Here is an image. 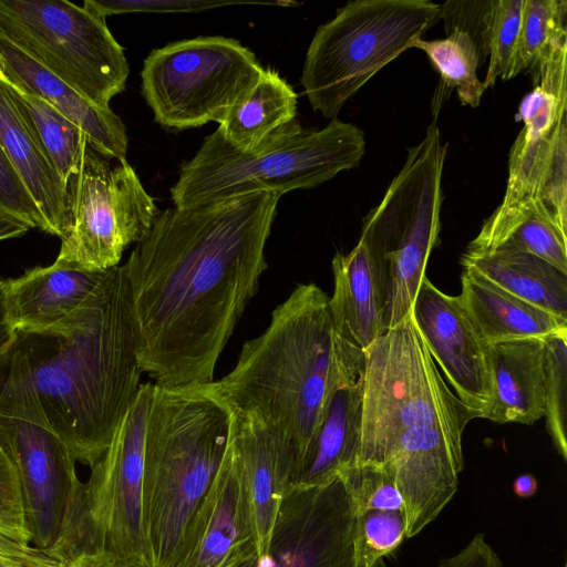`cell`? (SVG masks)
Listing matches in <instances>:
<instances>
[{
	"label": "cell",
	"instance_id": "cell-26",
	"mask_svg": "<svg viewBox=\"0 0 567 567\" xmlns=\"http://www.w3.org/2000/svg\"><path fill=\"white\" fill-rule=\"evenodd\" d=\"M512 295L567 319V274L518 250L468 251L461 259Z\"/></svg>",
	"mask_w": 567,
	"mask_h": 567
},
{
	"label": "cell",
	"instance_id": "cell-14",
	"mask_svg": "<svg viewBox=\"0 0 567 567\" xmlns=\"http://www.w3.org/2000/svg\"><path fill=\"white\" fill-rule=\"evenodd\" d=\"M231 567H358L355 506L342 478L289 485L265 554L250 547Z\"/></svg>",
	"mask_w": 567,
	"mask_h": 567
},
{
	"label": "cell",
	"instance_id": "cell-5",
	"mask_svg": "<svg viewBox=\"0 0 567 567\" xmlns=\"http://www.w3.org/2000/svg\"><path fill=\"white\" fill-rule=\"evenodd\" d=\"M364 152V133L337 118L320 130L302 128L295 120L250 151L235 148L216 130L182 165L171 197L174 207L187 209L260 192L313 188L357 167Z\"/></svg>",
	"mask_w": 567,
	"mask_h": 567
},
{
	"label": "cell",
	"instance_id": "cell-6",
	"mask_svg": "<svg viewBox=\"0 0 567 567\" xmlns=\"http://www.w3.org/2000/svg\"><path fill=\"white\" fill-rule=\"evenodd\" d=\"M153 383H142L104 455L69 503L48 555L74 567L84 559L150 567L143 523L145 426Z\"/></svg>",
	"mask_w": 567,
	"mask_h": 567
},
{
	"label": "cell",
	"instance_id": "cell-15",
	"mask_svg": "<svg viewBox=\"0 0 567 567\" xmlns=\"http://www.w3.org/2000/svg\"><path fill=\"white\" fill-rule=\"evenodd\" d=\"M410 312L455 395L475 419H483L492 401L486 344L458 297L441 291L425 276Z\"/></svg>",
	"mask_w": 567,
	"mask_h": 567
},
{
	"label": "cell",
	"instance_id": "cell-1",
	"mask_svg": "<svg viewBox=\"0 0 567 567\" xmlns=\"http://www.w3.org/2000/svg\"><path fill=\"white\" fill-rule=\"evenodd\" d=\"M282 195L260 192L161 212L122 265L143 372L164 388L214 381L216 363L268 268Z\"/></svg>",
	"mask_w": 567,
	"mask_h": 567
},
{
	"label": "cell",
	"instance_id": "cell-19",
	"mask_svg": "<svg viewBox=\"0 0 567 567\" xmlns=\"http://www.w3.org/2000/svg\"><path fill=\"white\" fill-rule=\"evenodd\" d=\"M6 81L21 86L52 105L86 134L89 144L102 155L126 159L127 134L121 118L99 107L0 35Z\"/></svg>",
	"mask_w": 567,
	"mask_h": 567
},
{
	"label": "cell",
	"instance_id": "cell-22",
	"mask_svg": "<svg viewBox=\"0 0 567 567\" xmlns=\"http://www.w3.org/2000/svg\"><path fill=\"white\" fill-rule=\"evenodd\" d=\"M492 401L483 419L532 425L545 415L543 339L486 344Z\"/></svg>",
	"mask_w": 567,
	"mask_h": 567
},
{
	"label": "cell",
	"instance_id": "cell-13",
	"mask_svg": "<svg viewBox=\"0 0 567 567\" xmlns=\"http://www.w3.org/2000/svg\"><path fill=\"white\" fill-rule=\"evenodd\" d=\"M110 159L85 145L66 186L68 231L55 261L93 271L114 268L161 213L128 162Z\"/></svg>",
	"mask_w": 567,
	"mask_h": 567
},
{
	"label": "cell",
	"instance_id": "cell-24",
	"mask_svg": "<svg viewBox=\"0 0 567 567\" xmlns=\"http://www.w3.org/2000/svg\"><path fill=\"white\" fill-rule=\"evenodd\" d=\"M0 145L37 204L47 233L68 231L66 188L19 107L9 84L0 80Z\"/></svg>",
	"mask_w": 567,
	"mask_h": 567
},
{
	"label": "cell",
	"instance_id": "cell-36",
	"mask_svg": "<svg viewBox=\"0 0 567 567\" xmlns=\"http://www.w3.org/2000/svg\"><path fill=\"white\" fill-rule=\"evenodd\" d=\"M0 212L11 215L31 228L47 231L45 221L21 176L0 145Z\"/></svg>",
	"mask_w": 567,
	"mask_h": 567
},
{
	"label": "cell",
	"instance_id": "cell-32",
	"mask_svg": "<svg viewBox=\"0 0 567 567\" xmlns=\"http://www.w3.org/2000/svg\"><path fill=\"white\" fill-rule=\"evenodd\" d=\"M524 0L488 1L485 13V49L489 55L483 85L492 87L496 80L511 79Z\"/></svg>",
	"mask_w": 567,
	"mask_h": 567
},
{
	"label": "cell",
	"instance_id": "cell-8",
	"mask_svg": "<svg viewBox=\"0 0 567 567\" xmlns=\"http://www.w3.org/2000/svg\"><path fill=\"white\" fill-rule=\"evenodd\" d=\"M447 146L432 123L422 141L408 150L381 202L362 219L360 241L382 281L388 330L410 315L439 239Z\"/></svg>",
	"mask_w": 567,
	"mask_h": 567
},
{
	"label": "cell",
	"instance_id": "cell-17",
	"mask_svg": "<svg viewBox=\"0 0 567 567\" xmlns=\"http://www.w3.org/2000/svg\"><path fill=\"white\" fill-rule=\"evenodd\" d=\"M231 411L230 441L249 494L255 554L261 556L290 485L295 450L285 433L256 413Z\"/></svg>",
	"mask_w": 567,
	"mask_h": 567
},
{
	"label": "cell",
	"instance_id": "cell-35",
	"mask_svg": "<svg viewBox=\"0 0 567 567\" xmlns=\"http://www.w3.org/2000/svg\"><path fill=\"white\" fill-rule=\"evenodd\" d=\"M0 534L30 544L18 472L0 446Z\"/></svg>",
	"mask_w": 567,
	"mask_h": 567
},
{
	"label": "cell",
	"instance_id": "cell-41",
	"mask_svg": "<svg viewBox=\"0 0 567 567\" xmlns=\"http://www.w3.org/2000/svg\"><path fill=\"white\" fill-rule=\"evenodd\" d=\"M538 483L534 475L522 474L513 483V491L520 498H528L536 494Z\"/></svg>",
	"mask_w": 567,
	"mask_h": 567
},
{
	"label": "cell",
	"instance_id": "cell-40",
	"mask_svg": "<svg viewBox=\"0 0 567 567\" xmlns=\"http://www.w3.org/2000/svg\"><path fill=\"white\" fill-rule=\"evenodd\" d=\"M30 228L24 221L0 212V240L20 237Z\"/></svg>",
	"mask_w": 567,
	"mask_h": 567
},
{
	"label": "cell",
	"instance_id": "cell-30",
	"mask_svg": "<svg viewBox=\"0 0 567 567\" xmlns=\"http://www.w3.org/2000/svg\"><path fill=\"white\" fill-rule=\"evenodd\" d=\"M566 13L565 0H524L511 79L526 70L536 75L553 54L567 47Z\"/></svg>",
	"mask_w": 567,
	"mask_h": 567
},
{
	"label": "cell",
	"instance_id": "cell-4",
	"mask_svg": "<svg viewBox=\"0 0 567 567\" xmlns=\"http://www.w3.org/2000/svg\"><path fill=\"white\" fill-rule=\"evenodd\" d=\"M233 411L215 381L153 384L144 441L143 523L150 567H174L226 453Z\"/></svg>",
	"mask_w": 567,
	"mask_h": 567
},
{
	"label": "cell",
	"instance_id": "cell-20",
	"mask_svg": "<svg viewBox=\"0 0 567 567\" xmlns=\"http://www.w3.org/2000/svg\"><path fill=\"white\" fill-rule=\"evenodd\" d=\"M106 272L54 261L6 280L9 315L17 331L41 332L59 326L86 302Z\"/></svg>",
	"mask_w": 567,
	"mask_h": 567
},
{
	"label": "cell",
	"instance_id": "cell-33",
	"mask_svg": "<svg viewBox=\"0 0 567 567\" xmlns=\"http://www.w3.org/2000/svg\"><path fill=\"white\" fill-rule=\"evenodd\" d=\"M545 351V415L547 431L567 458V330L543 338Z\"/></svg>",
	"mask_w": 567,
	"mask_h": 567
},
{
	"label": "cell",
	"instance_id": "cell-38",
	"mask_svg": "<svg viewBox=\"0 0 567 567\" xmlns=\"http://www.w3.org/2000/svg\"><path fill=\"white\" fill-rule=\"evenodd\" d=\"M439 567H504L495 550L477 533L455 556L442 560Z\"/></svg>",
	"mask_w": 567,
	"mask_h": 567
},
{
	"label": "cell",
	"instance_id": "cell-9",
	"mask_svg": "<svg viewBox=\"0 0 567 567\" xmlns=\"http://www.w3.org/2000/svg\"><path fill=\"white\" fill-rule=\"evenodd\" d=\"M442 18L430 0H355L318 27L307 51L301 84L315 111L336 118L378 71L413 48Z\"/></svg>",
	"mask_w": 567,
	"mask_h": 567
},
{
	"label": "cell",
	"instance_id": "cell-34",
	"mask_svg": "<svg viewBox=\"0 0 567 567\" xmlns=\"http://www.w3.org/2000/svg\"><path fill=\"white\" fill-rule=\"evenodd\" d=\"M406 537L403 511L355 509V554L358 567H377L395 551Z\"/></svg>",
	"mask_w": 567,
	"mask_h": 567
},
{
	"label": "cell",
	"instance_id": "cell-29",
	"mask_svg": "<svg viewBox=\"0 0 567 567\" xmlns=\"http://www.w3.org/2000/svg\"><path fill=\"white\" fill-rule=\"evenodd\" d=\"M7 83L66 188L89 143L86 134L38 95L13 83Z\"/></svg>",
	"mask_w": 567,
	"mask_h": 567
},
{
	"label": "cell",
	"instance_id": "cell-2",
	"mask_svg": "<svg viewBox=\"0 0 567 567\" xmlns=\"http://www.w3.org/2000/svg\"><path fill=\"white\" fill-rule=\"evenodd\" d=\"M41 410L76 461L104 455L137 396L140 333L123 266L107 270L86 302L59 326L19 332Z\"/></svg>",
	"mask_w": 567,
	"mask_h": 567
},
{
	"label": "cell",
	"instance_id": "cell-28",
	"mask_svg": "<svg viewBox=\"0 0 567 567\" xmlns=\"http://www.w3.org/2000/svg\"><path fill=\"white\" fill-rule=\"evenodd\" d=\"M297 97L277 71L264 69L249 93L226 113L217 131L235 148L254 150L296 120Z\"/></svg>",
	"mask_w": 567,
	"mask_h": 567
},
{
	"label": "cell",
	"instance_id": "cell-27",
	"mask_svg": "<svg viewBox=\"0 0 567 567\" xmlns=\"http://www.w3.org/2000/svg\"><path fill=\"white\" fill-rule=\"evenodd\" d=\"M499 249L537 256L567 274V235L532 202L498 206L466 250Z\"/></svg>",
	"mask_w": 567,
	"mask_h": 567
},
{
	"label": "cell",
	"instance_id": "cell-18",
	"mask_svg": "<svg viewBox=\"0 0 567 567\" xmlns=\"http://www.w3.org/2000/svg\"><path fill=\"white\" fill-rule=\"evenodd\" d=\"M567 91L536 85L520 102L517 120L524 123L508 159V179L499 207L533 202L555 158L567 152Z\"/></svg>",
	"mask_w": 567,
	"mask_h": 567
},
{
	"label": "cell",
	"instance_id": "cell-16",
	"mask_svg": "<svg viewBox=\"0 0 567 567\" xmlns=\"http://www.w3.org/2000/svg\"><path fill=\"white\" fill-rule=\"evenodd\" d=\"M250 547H255V534L249 494L229 440L174 567H231Z\"/></svg>",
	"mask_w": 567,
	"mask_h": 567
},
{
	"label": "cell",
	"instance_id": "cell-43",
	"mask_svg": "<svg viewBox=\"0 0 567 567\" xmlns=\"http://www.w3.org/2000/svg\"><path fill=\"white\" fill-rule=\"evenodd\" d=\"M0 567H27V564L21 559L0 553Z\"/></svg>",
	"mask_w": 567,
	"mask_h": 567
},
{
	"label": "cell",
	"instance_id": "cell-23",
	"mask_svg": "<svg viewBox=\"0 0 567 567\" xmlns=\"http://www.w3.org/2000/svg\"><path fill=\"white\" fill-rule=\"evenodd\" d=\"M364 362L353 368L333 390L310 450L293 472L290 486H320L357 463Z\"/></svg>",
	"mask_w": 567,
	"mask_h": 567
},
{
	"label": "cell",
	"instance_id": "cell-21",
	"mask_svg": "<svg viewBox=\"0 0 567 567\" xmlns=\"http://www.w3.org/2000/svg\"><path fill=\"white\" fill-rule=\"evenodd\" d=\"M329 310L336 336L364 351L388 331L386 300L378 269L363 243L331 261Z\"/></svg>",
	"mask_w": 567,
	"mask_h": 567
},
{
	"label": "cell",
	"instance_id": "cell-37",
	"mask_svg": "<svg viewBox=\"0 0 567 567\" xmlns=\"http://www.w3.org/2000/svg\"><path fill=\"white\" fill-rule=\"evenodd\" d=\"M245 3L249 2L226 0H85L83 6L106 18L131 12H198Z\"/></svg>",
	"mask_w": 567,
	"mask_h": 567
},
{
	"label": "cell",
	"instance_id": "cell-44",
	"mask_svg": "<svg viewBox=\"0 0 567 567\" xmlns=\"http://www.w3.org/2000/svg\"><path fill=\"white\" fill-rule=\"evenodd\" d=\"M0 80L6 81L4 70H3V62L0 54Z\"/></svg>",
	"mask_w": 567,
	"mask_h": 567
},
{
	"label": "cell",
	"instance_id": "cell-12",
	"mask_svg": "<svg viewBox=\"0 0 567 567\" xmlns=\"http://www.w3.org/2000/svg\"><path fill=\"white\" fill-rule=\"evenodd\" d=\"M264 71L239 41L197 37L151 51L141 72L142 94L162 126L185 130L221 122Z\"/></svg>",
	"mask_w": 567,
	"mask_h": 567
},
{
	"label": "cell",
	"instance_id": "cell-10",
	"mask_svg": "<svg viewBox=\"0 0 567 567\" xmlns=\"http://www.w3.org/2000/svg\"><path fill=\"white\" fill-rule=\"evenodd\" d=\"M0 446L18 472L30 543L45 553L61 534L81 481L74 455L41 410L16 343L0 355Z\"/></svg>",
	"mask_w": 567,
	"mask_h": 567
},
{
	"label": "cell",
	"instance_id": "cell-7",
	"mask_svg": "<svg viewBox=\"0 0 567 567\" xmlns=\"http://www.w3.org/2000/svg\"><path fill=\"white\" fill-rule=\"evenodd\" d=\"M364 352L357 463L382 464L405 433L440 427L462 440L474 414L452 392L410 315Z\"/></svg>",
	"mask_w": 567,
	"mask_h": 567
},
{
	"label": "cell",
	"instance_id": "cell-11",
	"mask_svg": "<svg viewBox=\"0 0 567 567\" xmlns=\"http://www.w3.org/2000/svg\"><path fill=\"white\" fill-rule=\"evenodd\" d=\"M0 35L99 107L125 89L130 66L105 18L66 0H0Z\"/></svg>",
	"mask_w": 567,
	"mask_h": 567
},
{
	"label": "cell",
	"instance_id": "cell-3",
	"mask_svg": "<svg viewBox=\"0 0 567 567\" xmlns=\"http://www.w3.org/2000/svg\"><path fill=\"white\" fill-rule=\"evenodd\" d=\"M362 362L364 352L336 336L327 293L316 284H300L216 384L231 409L254 412L289 437L293 474L310 450L333 390Z\"/></svg>",
	"mask_w": 567,
	"mask_h": 567
},
{
	"label": "cell",
	"instance_id": "cell-31",
	"mask_svg": "<svg viewBox=\"0 0 567 567\" xmlns=\"http://www.w3.org/2000/svg\"><path fill=\"white\" fill-rule=\"evenodd\" d=\"M413 48L424 51L441 75L444 87L456 90L463 105L477 107L485 91L477 76L480 50L475 39L466 31L452 28L439 40H417Z\"/></svg>",
	"mask_w": 567,
	"mask_h": 567
},
{
	"label": "cell",
	"instance_id": "cell-42",
	"mask_svg": "<svg viewBox=\"0 0 567 567\" xmlns=\"http://www.w3.org/2000/svg\"><path fill=\"white\" fill-rule=\"evenodd\" d=\"M74 567H136L126 565H116L101 559H84L78 563Z\"/></svg>",
	"mask_w": 567,
	"mask_h": 567
},
{
	"label": "cell",
	"instance_id": "cell-25",
	"mask_svg": "<svg viewBox=\"0 0 567 567\" xmlns=\"http://www.w3.org/2000/svg\"><path fill=\"white\" fill-rule=\"evenodd\" d=\"M457 296L485 344L538 338L567 330V319L529 303L463 267Z\"/></svg>",
	"mask_w": 567,
	"mask_h": 567
},
{
	"label": "cell",
	"instance_id": "cell-39",
	"mask_svg": "<svg viewBox=\"0 0 567 567\" xmlns=\"http://www.w3.org/2000/svg\"><path fill=\"white\" fill-rule=\"evenodd\" d=\"M18 331L8 309L7 284L6 280L0 279V355L13 346Z\"/></svg>",
	"mask_w": 567,
	"mask_h": 567
}]
</instances>
